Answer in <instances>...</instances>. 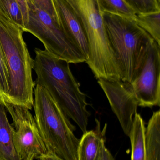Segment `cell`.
<instances>
[{
	"instance_id": "1",
	"label": "cell",
	"mask_w": 160,
	"mask_h": 160,
	"mask_svg": "<svg viewBox=\"0 0 160 160\" xmlns=\"http://www.w3.org/2000/svg\"><path fill=\"white\" fill-rule=\"evenodd\" d=\"M35 84L43 86L67 116L78 125L83 133L87 132L90 112L86 95L71 72L69 63L54 57L47 51L34 49Z\"/></svg>"
},
{
	"instance_id": "2",
	"label": "cell",
	"mask_w": 160,
	"mask_h": 160,
	"mask_svg": "<svg viewBox=\"0 0 160 160\" xmlns=\"http://www.w3.org/2000/svg\"><path fill=\"white\" fill-rule=\"evenodd\" d=\"M23 32L21 26L0 15V45L9 77L8 103L31 110L35 87L32 77L34 60Z\"/></svg>"
},
{
	"instance_id": "3",
	"label": "cell",
	"mask_w": 160,
	"mask_h": 160,
	"mask_svg": "<svg viewBox=\"0 0 160 160\" xmlns=\"http://www.w3.org/2000/svg\"><path fill=\"white\" fill-rule=\"evenodd\" d=\"M102 15L121 80L131 83L140 73L155 40L134 19L108 12H102Z\"/></svg>"
},
{
	"instance_id": "4",
	"label": "cell",
	"mask_w": 160,
	"mask_h": 160,
	"mask_svg": "<svg viewBox=\"0 0 160 160\" xmlns=\"http://www.w3.org/2000/svg\"><path fill=\"white\" fill-rule=\"evenodd\" d=\"M34 94V118L48 152L63 160H78L76 127L43 86L35 84Z\"/></svg>"
},
{
	"instance_id": "5",
	"label": "cell",
	"mask_w": 160,
	"mask_h": 160,
	"mask_svg": "<svg viewBox=\"0 0 160 160\" xmlns=\"http://www.w3.org/2000/svg\"><path fill=\"white\" fill-rule=\"evenodd\" d=\"M80 20L87 38L85 62L97 79L121 80L98 0H65Z\"/></svg>"
},
{
	"instance_id": "6",
	"label": "cell",
	"mask_w": 160,
	"mask_h": 160,
	"mask_svg": "<svg viewBox=\"0 0 160 160\" xmlns=\"http://www.w3.org/2000/svg\"><path fill=\"white\" fill-rule=\"evenodd\" d=\"M29 18L24 32L30 33L41 41L50 54L69 63L86 62L80 50L64 33L58 22L46 11L28 2Z\"/></svg>"
},
{
	"instance_id": "7",
	"label": "cell",
	"mask_w": 160,
	"mask_h": 160,
	"mask_svg": "<svg viewBox=\"0 0 160 160\" xmlns=\"http://www.w3.org/2000/svg\"><path fill=\"white\" fill-rule=\"evenodd\" d=\"M13 120L14 142L21 160L38 159L48 152L30 110L9 103L4 105Z\"/></svg>"
},
{
	"instance_id": "8",
	"label": "cell",
	"mask_w": 160,
	"mask_h": 160,
	"mask_svg": "<svg viewBox=\"0 0 160 160\" xmlns=\"http://www.w3.org/2000/svg\"><path fill=\"white\" fill-rule=\"evenodd\" d=\"M160 46L154 40L140 73L130 83L139 106H160Z\"/></svg>"
},
{
	"instance_id": "9",
	"label": "cell",
	"mask_w": 160,
	"mask_h": 160,
	"mask_svg": "<svg viewBox=\"0 0 160 160\" xmlns=\"http://www.w3.org/2000/svg\"><path fill=\"white\" fill-rule=\"evenodd\" d=\"M98 83L104 91L123 131L129 136L134 115L139 106L130 83L121 80L102 78L98 79Z\"/></svg>"
},
{
	"instance_id": "10",
	"label": "cell",
	"mask_w": 160,
	"mask_h": 160,
	"mask_svg": "<svg viewBox=\"0 0 160 160\" xmlns=\"http://www.w3.org/2000/svg\"><path fill=\"white\" fill-rule=\"evenodd\" d=\"M52 1L60 28L68 39L80 50L87 59L88 41L80 20L65 0Z\"/></svg>"
},
{
	"instance_id": "11",
	"label": "cell",
	"mask_w": 160,
	"mask_h": 160,
	"mask_svg": "<svg viewBox=\"0 0 160 160\" xmlns=\"http://www.w3.org/2000/svg\"><path fill=\"white\" fill-rule=\"evenodd\" d=\"M15 132L8 121L5 107L0 103V160H21L14 144Z\"/></svg>"
},
{
	"instance_id": "12",
	"label": "cell",
	"mask_w": 160,
	"mask_h": 160,
	"mask_svg": "<svg viewBox=\"0 0 160 160\" xmlns=\"http://www.w3.org/2000/svg\"><path fill=\"white\" fill-rule=\"evenodd\" d=\"M106 128L100 133L91 130L84 133L78 146V160H99Z\"/></svg>"
},
{
	"instance_id": "13",
	"label": "cell",
	"mask_w": 160,
	"mask_h": 160,
	"mask_svg": "<svg viewBox=\"0 0 160 160\" xmlns=\"http://www.w3.org/2000/svg\"><path fill=\"white\" fill-rule=\"evenodd\" d=\"M146 160H160V111L154 112L145 132Z\"/></svg>"
},
{
	"instance_id": "14",
	"label": "cell",
	"mask_w": 160,
	"mask_h": 160,
	"mask_svg": "<svg viewBox=\"0 0 160 160\" xmlns=\"http://www.w3.org/2000/svg\"><path fill=\"white\" fill-rule=\"evenodd\" d=\"M145 122L141 115L136 112L129 136L132 147L131 160H146L145 146Z\"/></svg>"
},
{
	"instance_id": "15",
	"label": "cell",
	"mask_w": 160,
	"mask_h": 160,
	"mask_svg": "<svg viewBox=\"0 0 160 160\" xmlns=\"http://www.w3.org/2000/svg\"><path fill=\"white\" fill-rule=\"evenodd\" d=\"M134 20L160 46V11L136 14Z\"/></svg>"
},
{
	"instance_id": "16",
	"label": "cell",
	"mask_w": 160,
	"mask_h": 160,
	"mask_svg": "<svg viewBox=\"0 0 160 160\" xmlns=\"http://www.w3.org/2000/svg\"><path fill=\"white\" fill-rule=\"evenodd\" d=\"M101 13L108 12L134 19L136 12L125 0H98Z\"/></svg>"
},
{
	"instance_id": "17",
	"label": "cell",
	"mask_w": 160,
	"mask_h": 160,
	"mask_svg": "<svg viewBox=\"0 0 160 160\" xmlns=\"http://www.w3.org/2000/svg\"><path fill=\"white\" fill-rule=\"evenodd\" d=\"M0 15L24 28L22 12L16 0H0Z\"/></svg>"
},
{
	"instance_id": "18",
	"label": "cell",
	"mask_w": 160,
	"mask_h": 160,
	"mask_svg": "<svg viewBox=\"0 0 160 160\" xmlns=\"http://www.w3.org/2000/svg\"><path fill=\"white\" fill-rule=\"evenodd\" d=\"M9 92V77L6 64L0 45V103L4 106L8 103Z\"/></svg>"
},
{
	"instance_id": "19",
	"label": "cell",
	"mask_w": 160,
	"mask_h": 160,
	"mask_svg": "<svg viewBox=\"0 0 160 160\" xmlns=\"http://www.w3.org/2000/svg\"><path fill=\"white\" fill-rule=\"evenodd\" d=\"M136 14L160 11V3L157 0H125Z\"/></svg>"
},
{
	"instance_id": "20",
	"label": "cell",
	"mask_w": 160,
	"mask_h": 160,
	"mask_svg": "<svg viewBox=\"0 0 160 160\" xmlns=\"http://www.w3.org/2000/svg\"><path fill=\"white\" fill-rule=\"evenodd\" d=\"M32 1L39 8L49 14L57 22V17L52 0H32Z\"/></svg>"
},
{
	"instance_id": "21",
	"label": "cell",
	"mask_w": 160,
	"mask_h": 160,
	"mask_svg": "<svg viewBox=\"0 0 160 160\" xmlns=\"http://www.w3.org/2000/svg\"><path fill=\"white\" fill-rule=\"evenodd\" d=\"M16 1L19 5L22 12L23 20H24V28H25V26L28 22V18H29V7H28V2L27 0H16Z\"/></svg>"
},
{
	"instance_id": "22",
	"label": "cell",
	"mask_w": 160,
	"mask_h": 160,
	"mask_svg": "<svg viewBox=\"0 0 160 160\" xmlns=\"http://www.w3.org/2000/svg\"><path fill=\"white\" fill-rule=\"evenodd\" d=\"M99 160H114L111 152L105 147L104 141H103L101 144V152Z\"/></svg>"
},
{
	"instance_id": "23",
	"label": "cell",
	"mask_w": 160,
	"mask_h": 160,
	"mask_svg": "<svg viewBox=\"0 0 160 160\" xmlns=\"http://www.w3.org/2000/svg\"><path fill=\"white\" fill-rule=\"evenodd\" d=\"M37 160H63L58 158L56 155L50 152H47V154L40 157Z\"/></svg>"
},
{
	"instance_id": "24",
	"label": "cell",
	"mask_w": 160,
	"mask_h": 160,
	"mask_svg": "<svg viewBox=\"0 0 160 160\" xmlns=\"http://www.w3.org/2000/svg\"><path fill=\"white\" fill-rule=\"evenodd\" d=\"M27 2H30V1H32V0H27Z\"/></svg>"
},
{
	"instance_id": "25",
	"label": "cell",
	"mask_w": 160,
	"mask_h": 160,
	"mask_svg": "<svg viewBox=\"0 0 160 160\" xmlns=\"http://www.w3.org/2000/svg\"><path fill=\"white\" fill-rule=\"evenodd\" d=\"M157 1L159 2L160 3V0H157Z\"/></svg>"
}]
</instances>
